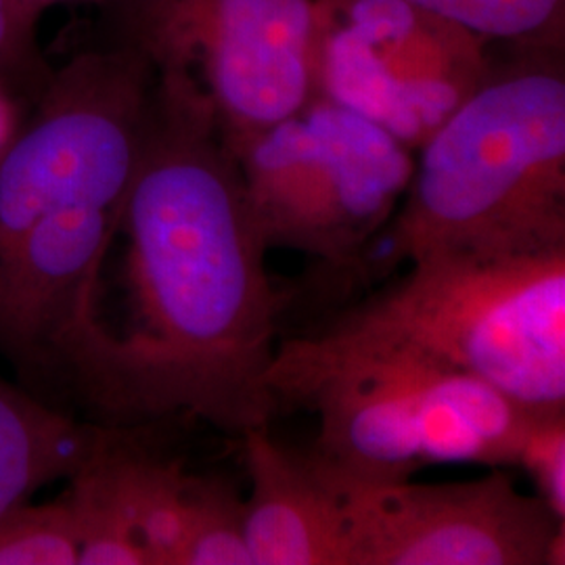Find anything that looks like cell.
<instances>
[{
    "label": "cell",
    "mask_w": 565,
    "mask_h": 565,
    "mask_svg": "<svg viewBox=\"0 0 565 565\" xmlns=\"http://www.w3.org/2000/svg\"><path fill=\"white\" fill-rule=\"evenodd\" d=\"M116 237L124 319L103 329L82 403L116 424L186 413L231 434L268 429L281 296L239 160L179 70L158 67Z\"/></svg>",
    "instance_id": "cell-1"
},
{
    "label": "cell",
    "mask_w": 565,
    "mask_h": 565,
    "mask_svg": "<svg viewBox=\"0 0 565 565\" xmlns=\"http://www.w3.org/2000/svg\"><path fill=\"white\" fill-rule=\"evenodd\" d=\"M156 81L111 32L53 70L0 149V356L30 387L81 398Z\"/></svg>",
    "instance_id": "cell-2"
},
{
    "label": "cell",
    "mask_w": 565,
    "mask_h": 565,
    "mask_svg": "<svg viewBox=\"0 0 565 565\" xmlns=\"http://www.w3.org/2000/svg\"><path fill=\"white\" fill-rule=\"evenodd\" d=\"M417 151L403 202L373 242L384 268L565 249V49L507 46Z\"/></svg>",
    "instance_id": "cell-3"
},
{
    "label": "cell",
    "mask_w": 565,
    "mask_h": 565,
    "mask_svg": "<svg viewBox=\"0 0 565 565\" xmlns=\"http://www.w3.org/2000/svg\"><path fill=\"white\" fill-rule=\"evenodd\" d=\"M277 411L319 417L312 452L361 480L427 465H518L534 413L478 377L310 333L281 340L266 373Z\"/></svg>",
    "instance_id": "cell-4"
},
{
    "label": "cell",
    "mask_w": 565,
    "mask_h": 565,
    "mask_svg": "<svg viewBox=\"0 0 565 565\" xmlns=\"http://www.w3.org/2000/svg\"><path fill=\"white\" fill-rule=\"evenodd\" d=\"M317 333L478 377L530 413H565V249L425 256Z\"/></svg>",
    "instance_id": "cell-5"
},
{
    "label": "cell",
    "mask_w": 565,
    "mask_h": 565,
    "mask_svg": "<svg viewBox=\"0 0 565 565\" xmlns=\"http://www.w3.org/2000/svg\"><path fill=\"white\" fill-rule=\"evenodd\" d=\"M413 153L377 124L312 97L235 156L266 247L343 268L363 260L398 210Z\"/></svg>",
    "instance_id": "cell-6"
},
{
    "label": "cell",
    "mask_w": 565,
    "mask_h": 565,
    "mask_svg": "<svg viewBox=\"0 0 565 565\" xmlns=\"http://www.w3.org/2000/svg\"><path fill=\"white\" fill-rule=\"evenodd\" d=\"M492 44L408 0H312L315 97L417 151L482 84Z\"/></svg>",
    "instance_id": "cell-7"
},
{
    "label": "cell",
    "mask_w": 565,
    "mask_h": 565,
    "mask_svg": "<svg viewBox=\"0 0 565 565\" xmlns=\"http://www.w3.org/2000/svg\"><path fill=\"white\" fill-rule=\"evenodd\" d=\"M107 9L111 32L195 81L233 153L315 97L312 0H118Z\"/></svg>",
    "instance_id": "cell-8"
},
{
    "label": "cell",
    "mask_w": 565,
    "mask_h": 565,
    "mask_svg": "<svg viewBox=\"0 0 565 565\" xmlns=\"http://www.w3.org/2000/svg\"><path fill=\"white\" fill-rule=\"evenodd\" d=\"M317 459L338 492L352 565L564 564V518L505 471L417 484L361 480Z\"/></svg>",
    "instance_id": "cell-9"
},
{
    "label": "cell",
    "mask_w": 565,
    "mask_h": 565,
    "mask_svg": "<svg viewBox=\"0 0 565 565\" xmlns=\"http://www.w3.org/2000/svg\"><path fill=\"white\" fill-rule=\"evenodd\" d=\"M243 446L252 565H352L338 492L315 452L279 445L268 429L245 431Z\"/></svg>",
    "instance_id": "cell-10"
},
{
    "label": "cell",
    "mask_w": 565,
    "mask_h": 565,
    "mask_svg": "<svg viewBox=\"0 0 565 565\" xmlns=\"http://www.w3.org/2000/svg\"><path fill=\"white\" fill-rule=\"evenodd\" d=\"M107 429L82 424L32 390L0 377V518L32 503L44 486L70 480Z\"/></svg>",
    "instance_id": "cell-11"
},
{
    "label": "cell",
    "mask_w": 565,
    "mask_h": 565,
    "mask_svg": "<svg viewBox=\"0 0 565 565\" xmlns=\"http://www.w3.org/2000/svg\"><path fill=\"white\" fill-rule=\"evenodd\" d=\"M186 536L179 565H252L245 499L216 476H189Z\"/></svg>",
    "instance_id": "cell-12"
},
{
    "label": "cell",
    "mask_w": 565,
    "mask_h": 565,
    "mask_svg": "<svg viewBox=\"0 0 565 565\" xmlns=\"http://www.w3.org/2000/svg\"><path fill=\"white\" fill-rule=\"evenodd\" d=\"M507 46L565 49V0H408Z\"/></svg>",
    "instance_id": "cell-13"
},
{
    "label": "cell",
    "mask_w": 565,
    "mask_h": 565,
    "mask_svg": "<svg viewBox=\"0 0 565 565\" xmlns=\"http://www.w3.org/2000/svg\"><path fill=\"white\" fill-rule=\"evenodd\" d=\"M0 565H78L76 525L63 497L0 518Z\"/></svg>",
    "instance_id": "cell-14"
},
{
    "label": "cell",
    "mask_w": 565,
    "mask_h": 565,
    "mask_svg": "<svg viewBox=\"0 0 565 565\" xmlns=\"http://www.w3.org/2000/svg\"><path fill=\"white\" fill-rule=\"evenodd\" d=\"M39 21L20 0H0V84L18 102H34L53 74L36 41Z\"/></svg>",
    "instance_id": "cell-15"
},
{
    "label": "cell",
    "mask_w": 565,
    "mask_h": 565,
    "mask_svg": "<svg viewBox=\"0 0 565 565\" xmlns=\"http://www.w3.org/2000/svg\"><path fill=\"white\" fill-rule=\"evenodd\" d=\"M518 465L534 478L539 494L565 520V413L536 417Z\"/></svg>",
    "instance_id": "cell-16"
},
{
    "label": "cell",
    "mask_w": 565,
    "mask_h": 565,
    "mask_svg": "<svg viewBox=\"0 0 565 565\" xmlns=\"http://www.w3.org/2000/svg\"><path fill=\"white\" fill-rule=\"evenodd\" d=\"M20 121L18 99L0 84V149L11 139V135L20 126Z\"/></svg>",
    "instance_id": "cell-17"
},
{
    "label": "cell",
    "mask_w": 565,
    "mask_h": 565,
    "mask_svg": "<svg viewBox=\"0 0 565 565\" xmlns=\"http://www.w3.org/2000/svg\"><path fill=\"white\" fill-rule=\"evenodd\" d=\"M21 4L41 20L42 13L57 7V4H72V2H95V4H103V7H111L118 0H20Z\"/></svg>",
    "instance_id": "cell-18"
}]
</instances>
